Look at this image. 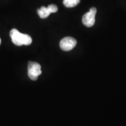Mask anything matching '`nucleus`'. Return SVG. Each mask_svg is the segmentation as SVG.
Wrapping results in <instances>:
<instances>
[{
    "label": "nucleus",
    "instance_id": "1",
    "mask_svg": "<svg viewBox=\"0 0 126 126\" xmlns=\"http://www.w3.org/2000/svg\"><path fill=\"white\" fill-rule=\"evenodd\" d=\"M10 36L12 43L18 46L30 45L32 42V39L31 36L28 34L21 33L16 29H13L11 31Z\"/></svg>",
    "mask_w": 126,
    "mask_h": 126
},
{
    "label": "nucleus",
    "instance_id": "2",
    "mask_svg": "<svg viewBox=\"0 0 126 126\" xmlns=\"http://www.w3.org/2000/svg\"><path fill=\"white\" fill-rule=\"evenodd\" d=\"M42 74L41 66L39 63L29 61L28 63V76L32 80L36 81Z\"/></svg>",
    "mask_w": 126,
    "mask_h": 126
},
{
    "label": "nucleus",
    "instance_id": "3",
    "mask_svg": "<svg viewBox=\"0 0 126 126\" xmlns=\"http://www.w3.org/2000/svg\"><path fill=\"white\" fill-rule=\"evenodd\" d=\"M96 8H91L89 11L84 14L82 17V23L86 27L90 28L94 26L95 22V16L96 14Z\"/></svg>",
    "mask_w": 126,
    "mask_h": 126
},
{
    "label": "nucleus",
    "instance_id": "4",
    "mask_svg": "<svg viewBox=\"0 0 126 126\" xmlns=\"http://www.w3.org/2000/svg\"><path fill=\"white\" fill-rule=\"evenodd\" d=\"M77 45V40L71 37H66L60 41V46L63 51H68L73 49Z\"/></svg>",
    "mask_w": 126,
    "mask_h": 126
},
{
    "label": "nucleus",
    "instance_id": "5",
    "mask_svg": "<svg viewBox=\"0 0 126 126\" xmlns=\"http://www.w3.org/2000/svg\"><path fill=\"white\" fill-rule=\"evenodd\" d=\"M37 14L42 19H46L50 15V12L47 9V7H42L37 10Z\"/></svg>",
    "mask_w": 126,
    "mask_h": 126
},
{
    "label": "nucleus",
    "instance_id": "6",
    "mask_svg": "<svg viewBox=\"0 0 126 126\" xmlns=\"http://www.w3.org/2000/svg\"><path fill=\"white\" fill-rule=\"evenodd\" d=\"M80 2V0H63V4L67 8H73Z\"/></svg>",
    "mask_w": 126,
    "mask_h": 126
},
{
    "label": "nucleus",
    "instance_id": "7",
    "mask_svg": "<svg viewBox=\"0 0 126 126\" xmlns=\"http://www.w3.org/2000/svg\"><path fill=\"white\" fill-rule=\"evenodd\" d=\"M47 9H48L50 14L51 13H55V12H57L58 11V7H57V5L54 4H51L47 7Z\"/></svg>",
    "mask_w": 126,
    "mask_h": 126
},
{
    "label": "nucleus",
    "instance_id": "8",
    "mask_svg": "<svg viewBox=\"0 0 126 126\" xmlns=\"http://www.w3.org/2000/svg\"><path fill=\"white\" fill-rule=\"evenodd\" d=\"M1 39H0V45H1Z\"/></svg>",
    "mask_w": 126,
    "mask_h": 126
}]
</instances>
